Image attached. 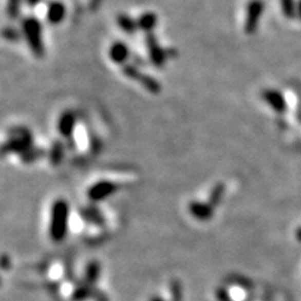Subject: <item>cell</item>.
<instances>
[{
	"mask_svg": "<svg viewBox=\"0 0 301 301\" xmlns=\"http://www.w3.org/2000/svg\"><path fill=\"white\" fill-rule=\"evenodd\" d=\"M23 31L32 53L41 57L44 54L42 26L35 18H26L23 22Z\"/></svg>",
	"mask_w": 301,
	"mask_h": 301,
	"instance_id": "cell-1",
	"label": "cell"
},
{
	"mask_svg": "<svg viewBox=\"0 0 301 301\" xmlns=\"http://www.w3.org/2000/svg\"><path fill=\"white\" fill-rule=\"evenodd\" d=\"M265 11L264 0H250L247 5L244 31L248 35H253L258 30L259 23Z\"/></svg>",
	"mask_w": 301,
	"mask_h": 301,
	"instance_id": "cell-2",
	"label": "cell"
},
{
	"mask_svg": "<svg viewBox=\"0 0 301 301\" xmlns=\"http://www.w3.org/2000/svg\"><path fill=\"white\" fill-rule=\"evenodd\" d=\"M262 98L274 112L283 114L287 110L286 98L280 90L277 89H266L262 93Z\"/></svg>",
	"mask_w": 301,
	"mask_h": 301,
	"instance_id": "cell-3",
	"label": "cell"
},
{
	"mask_svg": "<svg viewBox=\"0 0 301 301\" xmlns=\"http://www.w3.org/2000/svg\"><path fill=\"white\" fill-rule=\"evenodd\" d=\"M65 16V6L61 2L50 3L47 9V18L51 24H58Z\"/></svg>",
	"mask_w": 301,
	"mask_h": 301,
	"instance_id": "cell-4",
	"label": "cell"
},
{
	"mask_svg": "<svg viewBox=\"0 0 301 301\" xmlns=\"http://www.w3.org/2000/svg\"><path fill=\"white\" fill-rule=\"evenodd\" d=\"M30 139L28 134L26 132H18L16 135L12 137V139L8 142V148L11 150H19V149H24L29 148L30 146Z\"/></svg>",
	"mask_w": 301,
	"mask_h": 301,
	"instance_id": "cell-5",
	"label": "cell"
},
{
	"mask_svg": "<svg viewBox=\"0 0 301 301\" xmlns=\"http://www.w3.org/2000/svg\"><path fill=\"white\" fill-rule=\"evenodd\" d=\"M109 56L115 63H124L128 57V49L125 45L121 43L114 44L109 50Z\"/></svg>",
	"mask_w": 301,
	"mask_h": 301,
	"instance_id": "cell-6",
	"label": "cell"
},
{
	"mask_svg": "<svg viewBox=\"0 0 301 301\" xmlns=\"http://www.w3.org/2000/svg\"><path fill=\"white\" fill-rule=\"evenodd\" d=\"M74 125H75L74 115L70 114V113H66L61 117L58 127H60V132L62 135L68 136L71 134V130H73Z\"/></svg>",
	"mask_w": 301,
	"mask_h": 301,
	"instance_id": "cell-7",
	"label": "cell"
},
{
	"mask_svg": "<svg viewBox=\"0 0 301 301\" xmlns=\"http://www.w3.org/2000/svg\"><path fill=\"white\" fill-rule=\"evenodd\" d=\"M281 11L287 19H294L298 17L296 0H280Z\"/></svg>",
	"mask_w": 301,
	"mask_h": 301,
	"instance_id": "cell-8",
	"label": "cell"
},
{
	"mask_svg": "<svg viewBox=\"0 0 301 301\" xmlns=\"http://www.w3.org/2000/svg\"><path fill=\"white\" fill-rule=\"evenodd\" d=\"M147 43H148L149 55H150V57H152L153 62H155V64H158V65H161V64L164 63V56H163V51L159 47V45L156 44V42L154 41V38L152 36H150Z\"/></svg>",
	"mask_w": 301,
	"mask_h": 301,
	"instance_id": "cell-9",
	"label": "cell"
},
{
	"mask_svg": "<svg viewBox=\"0 0 301 301\" xmlns=\"http://www.w3.org/2000/svg\"><path fill=\"white\" fill-rule=\"evenodd\" d=\"M156 24V17L154 14H145L142 15V17L139 19V26L142 27L144 30H150L155 27Z\"/></svg>",
	"mask_w": 301,
	"mask_h": 301,
	"instance_id": "cell-10",
	"label": "cell"
},
{
	"mask_svg": "<svg viewBox=\"0 0 301 301\" xmlns=\"http://www.w3.org/2000/svg\"><path fill=\"white\" fill-rule=\"evenodd\" d=\"M24 0H8L7 5V10L8 15L11 18H15L17 15H19V11H21V6Z\"/></svg>",
	"mask_w": 301,
	"mask_h": 301,
	"instance_id": "cell-11",
	"label": "cell"
},
{
	"mask_svg": "<svg viewBox=\"0 0 301 301\" xmlns=\"http://www.w3.org/2000/svg\"><path fill=\"white\" fill-rule=\"evenodd\" d=\"M130 24H133V22L130 21L128 17L125 16V17L120 18V26L124 30L129 31V30H132L133 28H135V25H130Z\"/></svg>",
	"mask_w": 301,
	"mask_h": 301,
	"instance_id": "cell-12",
	"label": "cell"
},
{
	"mask_svg": "<svg viewBox=\"0 0 301 301\" xmlns=\"http://www.w3.org/2000/svg\"><path fill=\"white\" fill-rule=\"evenodd\" d=\"M24 2L27 4L30 8H34L35 6H37L39 3L42 2V0H24Z\"/></svg>",
	"mask_w": 301,
	"mask_h": 301,
	"instance_id": "cell-13",
	"label": "cell"
},
{
	"mask_svg": "<svg viewBox=\"0 0 301 301\" xmlns=\"http://www.w3.org/2000/svg\"><path fill=\"white\" fill-rule=\"evenodd\" d=\"M297 12H298V18L301 21V0L297 3Z\"/></svg>",
	"mask_w": 301,
	"mask_h": 301,
	"instance_id": "cell-14",
	"label": "cell"
},
{
	"mask_svg": "<svg viewBox=\"0 0 301 301\" xmlns=\"http://www.w3.org/2000/svg\"><path fill=\"white\" fill-rule=\"evenodd\" d=\"M297 235H298V238L301 240V229H299V231H298Z\"/></svg>",
	"mask_w": 301,
	"mask_h": 301,
	"instance_id": "cell-15",
	"label": "cell"
}]
</instances>
